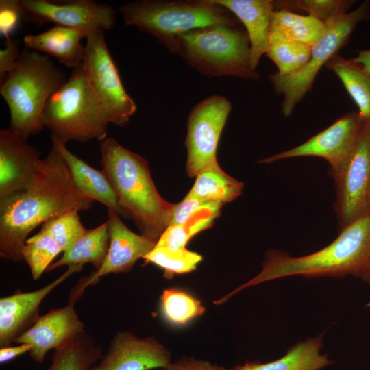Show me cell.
<instances>
[{
	"instance_id": "6da1fadb",
	"label": "cell",
	"mask_w": 370,
	"mask_h": 370,
	"mask_svg": "<svg viewBox=\"0 0 370 370\" xmlns=\"http://www.w3.org/2000/svg\"><path fill=\"white\" fill-rule=\"evenodd\" d=\"M36 164L34 176L21 190L0 200V256L23 261L22 249L38 225L69 210L86 211L94 201L72 183L56 145Z\"/></svg>"
},
{
	"instance_id": "7a4b0ae2",
	"label": "cell",
	"mask_w": 370,
	"mask_h": 370,
	"mask_svg": "<svg viewBox=\"0 0 370 370\" xmlns=\"http://www.w3.org/2000/svg\"><path fill=\"white\" fill-rule=\"evenodd\" d=\"M370 262V214L339 231L336 239L317 251L294 257L284 251L266 252L258 274L222 297L226 301L236 293L267 281L293 275L307 278L355 275Z\"/></svg>"
},
{
	"instance_id": "3957f363",
	"label": "cell",
	"mask_w": 370,
	"mask_h": 370,
	"mask_svg": "<svg viewBox=\"0 0 370 370\" xmlns=\"http://www.w3.org/2000/svg\"><path fill=\"white\" fill-rule=\"evenodd\" d=\"M102 171L111 182L125 217H130L140 234L157 243L169 227L175 204L158 193L147 161L125 148L114 138L101 141Z\"/></svg>"
},
{
	"instance_id": "277c9868",
	"label": "cell",
	"mask_w": 370,
	"mask_h": 370,
	"mask_svg": "<svg viewBox=\"0 0 370 370\" xmlns=\"http://www.w3.org/2000/svg\"><path fill=\"white\" fill-rule=\"evenodd\" d=\"M66 79L48 56L25 47L17 66L0 80V94L10 112V127L27 139L40 133L45 127V106Z\"/></svg>"
},
{
	"instance_id": "5b68a950",
	"label": "cell",
	"mask_w": 370,
	"mask_h": 370,
	"mask_svg": "<svg viewBox=\"0 0 370 370\" xmlns=\"http://www.w3.org/2000/svg\"><path fill=\"white\" fill-rule=\"evenodd\" d=\"M125 25L147 32L173 53L177 38L191 30L238 24L216 0H139L119 8Z\"/></svg>"
},
{
	"instance_id": "8992f818",
	"label": "cell",
	"mask_w": 370,
	"mask_h": 370,
	"mask_svg": "<svg viewBox=\"0 0 370 370\" xmlns=\"http://www.w3.org/2000/svg\"><path fill=\"white\" fill-rule=\"evenodd\" d=\"M173 53L208 78L259 79L250 63L248 36L238 24L201 27L180 34Z\"/></svg>"
},
{
	"instance_id": "52a82bcc",
	"label": "cell",
	"mask_w": 370,
	"mask_h": 370,
	"mask_svg": "<svg viewBox=\"0 0 370 370\" xmlns=\"http://www.w3.org/2000/svg\"><path fill=\"white\" fill-rule=\"evenodd\" d=\"M42 123L51 131V136L64 144L107 138L109 123L82 64L73 69L64 84L48 99Z\"/></svg>"
},
{
	"instance_id": "ba28073f",
	"label": "cell",
	"mask_w": 370,
	"mask_h": 370,
	"mask_svg": "<svg viewBox=\"0 0 370 370\" xmlns=\"http://www.w3.org/2000/svg\"><path fill=\"white\" fill-rule=\"evenodd\" d=\"M369 15L370 1H365L353 11L325 23L324 34L312 47L310 58L301 71L287 75H280L277 73L269 75L275 90L284 97L282 110L284 116L292 114L297 104L312 88L323 66L348 42L356 26L367 21Z\"/></svg>"
},
{
	"instance_id": "9c48e42d",
	"label": "cell",
	"mask_w": 370,
	"mask_h": 370,
	"mask_svg": "<svg viewBox=\"0 0 370 370\" xmlns=\"http://www.w3.org/2000/svg\"><path fill=\"white\" fill-rule=\"evenodd\" d=\"M82 67L109 123L126 125L137 109L125 91L104 38V31L86 38Z\"/></svg>"
},
{
	"instance_id": "30bf717a",
	"label": "cell",
	"mask_w": 370,
	"mask_h": 370,
	"mask_svg": "<svg viewBox=\"0 0 370 370\" xmlns=\"http://www.w3.org/2000/svg\"><path fill=\"white\" fill-rule=\"evenodd\" d=\"M334 181V205L338 231L369 213L370 193V121H365L355 146Z\"/></svg>"
},
{
	"instance_id": "8fae6325",
	"label": "cell",
	"mask_w": 370,
	"mask_h": 370,
	"mask_svg": "<svg viewBox=\"0 0 370 370\" xmlns=\"http://www.w3.org/2000/svg\"><path fill=\"white\" fill-rule=\"evenodd\" d=\"M232 106L222 95H210L197 103L190 112L185 145L187 149L186 171L196 175L217 160L219 141Z\"/></svg>"
},
{
	"instance_id": "7c38bea8",
	"label": "cell",
	"mask_w": 370,
	"mask_h": 370,
	"mask_svg": "<svg viewBox=\"0 0 370 370\" xmlns=\"http://www.w3.org/2000/svg\"><path fill=\"white\" fill-rule=\"evenodd\" d=\"M21 5L23 21L27 23L40 27L51 22L81 30L87 36L98 31L110 30L116 19V11L112 6L92 0H21Z\"/></svg>"
},
{
	"instance_id": "4fadbf2b",
	"label": "cell",
	"mask_w": 370,
	"mask_h": 370,
	"mask_svg": "<svg viewBox=\"0 0 370 370\" xmlns=\"http://www.w3.org/2000/svg\"><path fill=\"white\" fill-rule=\"evenodd\" d=\"M364 123L358 112H348L302 144L259 162L269 164L287 158L317 156L329 163L331 175L341 169L350 156Z\"/></svg>"
},
{
	"instance_id": "5bb4252c",
	"label": "cell",
	"mask_w": 370,
	"mask_h": 370,
	"mask_svg": "<svg viewBox=\"0 0 370 370\" xmlns=\"http://www.w3.org/2000/svg\"><path fill=\"white\" fill-rule=\"evenodd\" d=\"M119 214L108 209L106 221L110 235V245L102 267L88 277L81 280L71 293L79 298L84 288L97 284L100 278L130 271L136 261L143 258L156 243L130 230L122 221Z\"/></svg>"
},
{
	"instance_id": "9a60e30c",
	"label": "cell",
	"mask_w": 370,
	"mask_h": 370,
	"mask_svg": "<svg viewBox=\"0 0 370 370\" xmlns=\"http://www.w3.org/2000/svg\"><path fill=\"white\" fill-rule=\"evenodd\" d=\"M171 362L169 351L156 338L121 331L113 336L106 352L89 370H153Z\"/></svg>"
},
{
	"instance_id": "2e32d148",
	"label": "cell",
	"mask_w": 370,
	"mask_h": 370,
	"mask_svg": "<svg viewBox=\"0 0 370 370\" xmlns=\"http://www.w3.org/2000/svg\"><path fill=\"white\" fill-rule=\"evenodd\" d=\"M75 302L69 300L65 306L53 308L40 315L14 343L30 345V358L36 363H42L49 351L64 347L85 331L84 323L75 308Z\"/></svg>"
},
{
	"instance_id": "e0dca14e",
	"label": "cell",
	"mask_w": 370,
	"mask_h": 370,
	"mask_svg": "<svg viewBox=\"0 0 370 370\" xmlns=\"http://www.w3.org/2000/svg\"><path fill=\"white\" fill-rule=\"evenodd\" d=\"M83 265L69 267L60 277L47 285L29 292L18 291L0 299V348L11 345L26 332L40 316L42 300L58 286Z\"/></svg>"
},
{
	"instance_id": "ac0fdd59",
	"label": "cell",
	"mask_w": 370,
	"mask_h": 370,
	"mask_svg": "<svg viewBox=\"0 0 370 370\" xmlns=\"http://www.w3.org/2000/svg\"><path fill=\"white\" fill-rule=\"evenodd\" d=\"M40 152L12 128L0 130V200L25 188L32 180Z\"/></svg>"
},
{
	"instance_id": "d6986e66",
	"label": "cell",
	"mask_w": 370,
	"mask_h": 370,
	"mask_svg": "<svg viewBox=\"0 0 370 370\" xmlns=\"http://www.w3.org/2000/svg\"><path fill=\"white\" fill-rule=\"evenodd\" d=\"M244 25L250 42V63L256 69L261 57L270 47L272 13L271 0H216Z\"/></svg>"
},
{
	"instance_id": "ffe728a7",
	"label": "cell",
	"mask_w": 370,
	"mask_h": 370,
	"mask_svg": "<svg viewBox=\"0 0 370 370\" xmlns=\"http://www.w3.org/2000/svg\"><path fill=\"white\" fill-rule=\"evenodd\" d=\"M61 153L73 185L86 197L100 202L108 209L115 210L125 217L121 210L116 192L103 171H99L73 154L66 144L51 136Z\"/></svg>"
},
{
	"instance_id": "44dd1931",
	"label": "cell",
	"mask_w": 370,
	"mask_h": 370,
	"mask_svg": "<svg viewBox=\"0 0 370 370\" xmlns=\"http://www.w3.org/2000/svg\"><path fill=\"white\" fill-rule=\"evenodd\" d=\"M86 37L81 30L55 25L42 33L25 36L23 42L26 48L51 56L73 69L83 62L85 46L82 40Z\"/></svg>"
},
{
	"instance_id": "7402d4cb",
	"label": "cell",
	"mask_w": 370,
	"mask_h": 370,
	"mask_svg": "<svg viewBox=\"0 0 370 370\" xmlns=\"http://www.w3.org/2000/svg\"><path fill=\"white\" fill-rule=\"evenodd\" d=\"M324 334L300 341L281 358L268 362L248 361L227 370H321L333 363L328 354L320 352Z\"/></svg>"
},
{
	"instance_id": "603a6c76",
	"label": "cell",
	"mask_w": 370,
	"mask_h": 370,
	"mask_svg": "<svg viewBox=\"0 0 370 370\" xmlns=\"http://www.w3.org/2000/svg\"><path fill=\"white\" fill-rule=\"evenodd\" d=\"M325 24L309 15H300L286 9L274 10L269 32L270 45L299 42L312 47L322 37Z\"/></svg>"
},
{
	"instance_id": "cb8c5ba5",
	"label": "cell",
	"mask_w": 370,
	"mask_h": 370,
	"mask_svg": "<svg viewBox=\"0 0 370 370\" xmlns=\"http://www.w3.org/2000/svg\"><path fill=\"white\" fill-rule=\"evenodd\" d=\"M243 188L244 184L223 171L215 160L196 175L186 197L225 205L238 198Z\"/></svg>"
},
{
	"instance_id": "d4e9b609",
	"label": "cell",
	"mask_w": 370,
	"mask_h": 370,
	"mask_svg": "<svg viewBox=\"0 0 370 370\" xmlns=\"http://www.w3.org/2000/svg\"><path fill=\"white\" fill-rule=\"evenodd\" d=\"M110 235L107 222L90 230L71 246L57 261L53 262L47 271H51L62 266L71 267L92 264L95 271L103 265L109 249Z\"/></svg>"
},
{
	"instance_id": "484cf974",
	"label": "cell",
	"mask_w": 370,
	"mask_h": 370,
	"mask_svg": "<svg viewBox=\"0 0 370 370\" xmlns=\"http://www.w3.org/2000/svg\"><path fill=\"white\" fill-rule=\"evenodd\" d=\"M341 79L364 121H370V75L362 66L335 55L326 64Z\"/></svg>"
},
{
	"instance_id": "4316f807",
	"label": "cell",
	"mask_w": 370,
	"mask_h": 370,
	"mask_svg": "<svg viewBox=\"0 0 370 370\" xmlns=\"http://www.w3.org/2000/svg\"><path fill=\"white\" fill-rule=\"evenodd\" d=\"M102 355L101 347L85 330L64 347L54 350L51 365L45 370H89Z\"/></svg>"
},
{
	"instance_id": "83f0119b",
	"label": "cell",
	"mask_w": 370,
	"mask_h": 370,
	"mask_svg": "<svg viewBox=\"0 0 370 370\" xmlns=\"http://www.w3.org/2000/svg\"><path fill=\"white\" fill-rule=\"evenodd\" d=\"M160 301L164 319L177 326L187 324L190 320L204 314L206 310L200 300L176 288L164 289Z\"/></svg>"
},
{
	"instance_id": "f1b7e54d",
	"label": "cell",
	"mask_w": 370,
	"mask_h": 370,
	"mask_svg": "<svg viewBox=\"0 0 370 370\" xmlns=\"http://www.w3.org/2000/svg\"><path fill=\"white\" fill-rule=\"evenodd\" d=\"M221 209L215 207L204 208L195 214L185 224L169 226L162 234L156 245L171 250L186 248L189 240L199 232L212 226Z\"/></svg>"
},
{
	"instance_id": "f546056e",
	"label": "cell",
	"mask_w": 370,
	"mask_h": 370,
	"mask_svg": "<svg viewBox=\"0 0 370 370\" xmlns=\"http://www.w3.org/2000/svg\"><path fill=\"white\" fill-rule=\"evenodd\" d=\"M61 252L62 249L52 237L40 230L27 239L22 249V256L29 268L32 278L38 280Z\"/></svg>"
},
{
	"instance_id": "4dcf8cb0",
	"label": "cell",
	"mask_w": 370,
	"mask_h": 370,
	"mask_svg": "<svg viewBox=\"0 0 370 370\" xmlns=\"http://www.w3.org/2000/svg\"><path fill=\"white\" fill-rule=\"evenodd\" d=\"M143 259L146 263H153L163 269L164 276L171 279L175 274L187 273L196 269L202 260V256L186 248L171 250L155 245Z\"/></svg>"
},
{
	"instance_id": "1f68e13d",
	"label": "cell",
	"mask_w": 370,
	"mask_h": 370,
	"mask_svg": "<svg viewBox=\"0 0 370 370\" xmlns=\"http://www.w3.org/2000/svg\"><path fill=\"white\" fill-rule=\"evenodd\" d=\"M79 212L69 210L45 222L40 230L47 233L59 245L62 252L67 251L86 232Z\"/></svg>"
},
{
	"instance_id": "d6a6232c",
	"label": "cell",
	"mask_w": 370,
	"mask_h": 370,
	"mask_svg": "<svg viewBox=\"0 0 370 370\" xmlns=\"http://www.w3.org/2000/svg\"><path fill=\"white\" fill-rule=\"evenodd\" d=\"M312 47L299 42L270 45L266 56L277 66L280 75H287L301 71L308 62Z\"/></svg>"
},
{
	"instance_id": "836d02e7",
	"label": "cell",
	"mask_w": 370,
	"mask_h": 370,
	"mask_svg": "<svg viewBox=\"0 0 370 370\" xmlns=\"http://www.w3.org/2000/svg\"><path fill=\"white\" fill-rule=\"evenodd\" d=\"M354 1L346 0L273 1L274 10H301L325 24L345 13Z\"/></svg>"
},
{
	"instance_id": "e575fe53",
	"label": "cell",
	"mask_w": 370,
	"mask_h": 370,
	"mask_svg": "<svg viewBox=\"0 0 370 370\" xmlns=\"http://www.w3.org/2000/svg\"><path fill=\"white\" fill-rule=\"evenodd\" d=\"M24 20L21 0H0V34L10 38Z\"/></svg>"
},
{
	"instance_id": "d590c367",
	"label": "cell",
	"mask_w": 370,
	"mask_h": 370,
	"mask_svg": "<svg viewBox=\"0 0 370 370\" xmlns=\"http://www.w3.org/2000/svg\"><path fill=\"white\" fill-rule=\"evenodd\" d=\"M216 205L223 206L216 202L201 201L185 197L180 203L175 204L169 226L184 225L201 209Z\"/></svg>"
},
{
	"instance_id": "8d00e7d4",
	"label": "cell",
	"mask_w": 370,
	"mask_h": 370,
	"mask_svg": "<svg viewBox=\"0 0 370 370\" xmlns=\"http://www.w3.org/2000/svg\"><path fill=\"white\" fill-rule=\"evenodd\" d=\"M19 45L16 39H5V47L0 50V80L17 66L22 53Z\"/></svg>"
},
{
	"instance_id": "74e56055",
	"label": "cell",
	"mask_w": 370,
	"mask_h": 370,
	"mask_svg": "<svg viewBox=\"0 0 370 370\" xmlns=\"http://www.w3.org/2000/svg\"><path fill=\"white\" fill-rule=\"evenodd\" d=\"M153 370H227V369L212 364L208 361L196 359L193 357H183L178 360L171 362L167 366Z\"/></svg>"
},
{
	"instance_id": "f35d334b",
	"label": "cell",
	"mask_w": 370,
	"mask_h": 370,
	"mask_svg": "<svg viewBox=\"0 0 370 370\" xmlns=\"http://www.w3.org/2000/svg\"><path fill=\"white\" fill-rule=\"evenodd\" d=\"M32 346L27 343H17L16 345H10L0 348V363L8 362L16 357L25 353H29Z\"/></svg>"
},
{
	"instance_id": "ab89813d",
	"label": "cell",
	"mask_w": 370,
	"mask_h": 370,
	"mask_svg": "<svg viewBox=\"0 0 370 370\" xmlns=\"http://www.w3.org/2000/svg\"><path fill=\"white\" fill-rule=\"evenodd\" d=\"M352 60L360 64L367 74L370 75V50L359 51L356 56L352 58Z\"/></svg>"
},
{
	"instance_id": "60d3db41",
	"label": "cell",
	"mask_w": 370,
	"mask_h": 370,
	"mask_svg": "<svg viewBox=\"0 0 370 370\" xmlns=\"http://www.w3.org/2000/svg\"><path fill=\"white\" fill-rule=\"evenodd\" d=\"M355 277L370 285V262L358 271Z\"/></svg>"
},
{
	"instance_id": "b9f144b4",
	"label": "cell",
	"mask_w": 370,
	"mask_h": 370,
	"mask_svg": "<svg viewBox=\"0 0 370 370\" xmlns=\"http://www.w3.org/2000/svg\"><path fill=\"white\" fill-rule=\"evenodd\" d=\"M369 213L370 214V193H369Z\"/></svg>"
},
{
	"instance_id": "7bdbcfd3",
	"label": "cell",
	"mask_w": 370,
	"mask_h": 370,
	"mask_svg": "<svg viewBox=\"0 0 370 370\" xmlns=\"http://www.w3.org/2000/svg\"><path fill=\"white\" fill-rule=\"evenodd\" d=\"M367 307H370V302L367 304Z\"/></svg>"
}]
</instances>
